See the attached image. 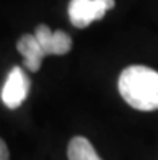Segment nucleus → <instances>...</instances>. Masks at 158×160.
<instances>
[{
	"mask_svg": "<svg viewBox=\"0 0 158 160\" xmlns=\"http://www.w3.org/2000/svg\"><path fill=\"white\" fill-rule=\"evenodd\" d=\"M113 7L115 0H71L68 5L69 21L73 26L82 29L90 23L102 20Z\"/></svg>",
	"mask_w": 158,
	"mask_h": 160,
	"instance_id": "f03ea898",
	"label": "nucleus"
},
{
	"mask_svg": "<svg viewBox=\"0 0 158 160\" xmlns=\"http://www.w3.org/2000/svg\"><path fill=\"white\" fill-rule=\"evenodd\" d=\"M34 36L39 41L45 55H66L73 47V41L69 34H66L61 29L52 31L47 24L37 26Z\"/></svg>",
	"mask_w": 158,
	"mask_h": 160,
	"instance_id": "20e7f679",
	"label": "nucleus"
},
{
	"mask_svg": "<svg viewBox=\"0 0 158 160\" xmlns=\"http://www.w3.org/2000/svg\"><path fill=\"white\" fill-rule=\"evenodd\" d=\"M16 49L23 55L24 58V67L36 73L41 70V65H42V60L47 57V55L44 53L42 47L39 44V41L36 39L34 34H23L20 37V41L16 44Z\"/></svg>",
	"mask_w": 158,
	"mask_h": 160,
	"instance_id": "39448f33",
	"label": "nucleus"
},
{
	"mask_svg": "<svg viewBox=\"0 0 158 160\" xmlns=\"http://www.w3.org/2000/svg\"><path fill=\"white\" fill-rule=\"evenodd\" d=\"M0 160H10V152L3 139H0Z\"/></svg>",
	"mask_w": 158,
	"mask_h": 160,
	"instance_id": "0eeeda50",
	"label": "nucleus"
},
{
	"mask_svg": "<svg viewBox=\"0 0 158 160\" xmlns=\"http://www.w3.org/2000/svg\"><path fill=\"white\" fill-rule=\"evenodd\" d=\"M68 160H102V158L95 152V149L89 139L76 136L68 144Z\"/></svg>",
	"mask_w": 158,
	"mask_h": 160,
	"instance_id": "423d86ee",
	"label": "nucleus"
},
{
	"mask_svg": "<svg viewBox=\"0 0 158 160\" xmlns=\"http://www.w3.org/2000/svg\"><path fill=\"white\" fill-rule=\"evenodd\" d=\"M31 89V81L23 68L15 67L7 76L2 88V102L8 108H18L26 100Z\"/></svg>",
	"mask_w": 158,
	"mask_h": 160,
	"instance_id": "7ed1b4c3",
	"label": "nucleus"
},
{
	"mask_svg": "<svg viewBox=\"0 0 158 160\" xmlns=\"http://www.w3.org/2000/svg\"><path fill=\"white\" fill-rule=\"evenodd\" d=\"M118 89L132 108L142 112L158 110V71L144 65L127 67L119 74Z\"/></svg>",
	"mask_w": 158,
	"mask_h": 160,
	"instance_id": "f257e3e1",
	"label": "nucleus"
}]
</instances>
